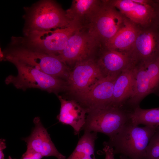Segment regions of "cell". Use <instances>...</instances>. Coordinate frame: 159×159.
I'll return each instance as SVG.
<instances>
[{"instance_id":"cell-7","label":"cell","mask_w":159,"mask_h":159,"mask_svg":"<svg viewBox=\"0 0 159 159\" xmlns=\"http://www.w3.org/2000/svg\"><path fill=\"white\" fill-rule=\"evenodd\" d=\"M127 18L108 0H102L85 28L104 47L124 25Z\"/></svg>"},{"instance_id":"cell-15","label":"cell","mask_w":159,"mask_h":159,"mask_svg":"<svg viewBox=\"0 0 159 159\" xmlns=\"http://www.w3.org/2000/svg\"><path fill=\"white\" fill-rule=\"evenodd\" d=\"M100 55L96 60L105 77L117 76L121 72L135 65L128 54L104 47H100Z\"/></svg>"},{"instance_id":"cell-23","label":"cell","mask_w":159,"mask_h":159,"mask_svg":"<svg viewBox=\"0 0 159 159\" xmlns=\"http://www.w3.org/2000/svg\"><path fill=\"white\" fill-rule=\"evenodd\" d=\"M44 157L40 154L32 150L27 149L20 159H42Z\"/></svg>"},{"instance_id":"cell-5","label":"cell","mask_w":159,"mask_h":159,"mask_svg":"<svg viewBox=\"0 0 159 159\" xmlns=\"http://www.w3.org/2000/svg\"><path fill=\"white\" fill-rule=\"evenodd\" d=\"M19 45L5 51L2 58L6 57L15 59L48 74L67 81L71 70L57 56Z\"/></svg>"},{"instance_id":"cell-6","label":"cell","mask_w":159,"mask_h":159,"mask_svg":"<svg viewBox=\"0 0 159 159\" xmlns=\"http://www.w3.org/2000/svg\"><path fill=\"white\" fill-rule=\"evenodd\" d=\"M130 112L122 107L112 105L89 110L82 130L84 132H101L111 138L130 120Z\"/></svg>"},{"instance_id":"cell-11","label":"cell","mask_w":159,"mask_h":159,"mask_svg":"<svg viewBox=\"0 0 159 159\" xmlns=\"http://www.w3.org/2000/svg\"><path fill=\"white\" fill-rule=\"evenodd\" d=\"M108 0L127 18L139 26L145 27L153 24L156 0Z\"/></svg>"},{"instance_id":"cell-17","label":"cell","mask_w":159,"mask_h":159,"mask_svg":"<svg viewBox=\"0 0 159 159\" xmlns=\"http://www.w3.org/2000/svg\"><path fill=\"white\" fill-rule=\"evenodd\" d=\"M141 27L127 18L123 26L102 47L130 54Z\"/></svg>"},{"instance_id":"cell-14","label":"cell","mask_w":159,"mask_h":159,"mask_svg":"<svg viewBox=\"0 0 159 159\" xmlns=\"http://www.w3.org/2000/svg\"><path fill=\"white\" fill-rule=\"evenodd\" d=\"M33 122L34 127L30 135L22 139L26 143L27 149L37 153L43 157L54 156L57 159H66V157L57 149L40 118L35 117Z\"/></svg>"},{"instance_id":"cell-9","label":"cell","mask_w":159,"mask_h":159,"mask_svg":"<svg viewBox=\"0 0 159 159\" xmlns=\"http://www.w3.org/2000/svg\"><path fill=\"white\" fill-rule=\"evenodd\" d=\"M101 47L86 28H80L71 36L65 47L57 56L67 65L75 64L92 58Z\"/></svg>"},{"instance_id":"cell-18","label":"cell","mask_w":159,"mask_h":159,"mask_svg":"<svg viewBox=\"0 0 159 159\" xmlns=\"http://www.w3.org/2000/svg\"><path fill=\"white\" fill-rule=\"evenodd\" d=\"M102 0H73L70 7L65 11L71 22L85 28L100 6Z\"/></svg>"},{"instance_id":"cell-2","label":"cell","mask_w":159,"mask_h":159,"mask_svg":"<svg viewBox=\"0 0 159 159\" xmlns=\"http://www.w3.org/2000/svg\"><path fill=\"white\" fill-rule=\"evenodd\" d=\"M2 60L13 63L18 71L17 75H10L6 77L5 82L6 85H12L24 91L36 88L55 94L68 89L67 82L65 80L48 74L11 58L4 57Z\"/></svg>"},{"instance_id":"cell-29","label":"cell","mask_w":159,"mask_h":159,"mask_svg":"<svg viewBox=\"0 0 159 159\" xmlns=\"http://www.w3.org/2000/svg\"><path fill=\"white\" fill-rule=\"evenodd\" d=\"M7 159H13L10 156H9ZM13 159H17L16 158H14Z\"/></svg>"},{"instance_id":"cell-26","label":"cell","mask_w":159,"mask_h":159,"mask_svg":"<svg viewBox=\"0 0 159 159\" xmlns=\"http://www.w3.org/2000/svg\"><path fill=\"white\" fill-rule=\"evenodd\" d=\"M5 140L1 139L0 140V159H4V155L3 152L6 148Z\"/></svg>"},{"instance_id":"cell-4","label":"cell","mask_w":159,"mask_h":159,"mask_svg":"<svg viewBox=\"0 0 159 159\" xmlns=\"http://www.w3.org/2000/svg\"><path fill=\"white\" fill-rule=\"evenodd\" d=\"M80 28L77 24L71 22L64 28L33 31L24 34L23 37L13 38L26 47L57 56L65 47L71 36Z\"/></svg>"},{"instance_id":"cell-28","label":"cell","mask_w":159,"mask_h":159,"mask_svg":"<svg viewBox=\"0 0 159 159\" xmlns=\"http://www.w3.org/2000/svg\"><path fill=\"white\" fill-rule=\"evenodd\" d=\"M158 57L159 58V37L158 42Z\"/></svg>"},{"instance_id":"cell-22","label":"cell","mask_w":159,"mask_h":159,"mask_svg":"<svg viewBox=\"0 0 159 159\" xmlns=\"http://www.w3.org/2000/svg\"><path fill=\"white\" fill-rule=\"evenodd\" d=\"M144 159H159V126L148 144Z\"/></svg>"},{"instance_id":"cell-13","label":"cell","mask_w":159,"mask_h":159,"mask_svg":"<svg viewBox=\"0 0 159 159\" xmlns=\"http://www.w3.org/2000/svg\"><path fill=\"white\" fill-rule=\"evenodd\" d=\"M117 76L104 77L89 91L76 95L79 104L87 110L111 105L114 83Z\"/></svg>"},{"instance_id":"cell-16","label":"cell","mask_w":159,"mask_h":159,"mask_svg":"<svg viewBox=\"0 0 159 159\" xmlns=\"http://www.w3.org/2000/svg\"><path fill=\"white\" fill-rule=\"evenodd\" d=\"M58 97L61 106L57 119L63 125L71 126L74 135H79L85 124L87 110L75 100H67L61 95Z\"/></svg>"},{"instance_id":"cell-27","label":"cell","mask_w":159,"mask_h":159,"mask_svg":"<svg viewBox=\"0 0 159 159\" xmlns=\"http://www.w3.org/2000/svg\"><path fill=\"white\" fill-rule=\"evenodd\" d=\"M120 159H131L128 157L122 155H121L120 156Z\"/></svg>"},{"instance_id":"cell-20","label":"cell","mask_w":159,"mask_h":159,"mask_svg":"<svg viewBox=\"0 0 159 159\" xmlns=\"http://www.w3.org/2000/svg\"><path fill=\"white\" fill-rule=\"evenodd\" d=\"M97 138V132H84L74 151L66 159H96L95 147Z\"/></svg>"},{"instance_id":"cell-12","label":"cell","mask_w":159,"mask_h":159,"mask_svg":"<svg viewBox=\"0 0 159 159\" xmlns=\"http://www.w3.org/2000/svg\"><path fill=\"white\" fill-rule=\"evenodd\" d=\"M159 30L153 24L141 27L130 54L135 64L148 62L158 58Z\"/></svg>"},{"instance_id":"cell-1","label":"cell","mask_w":159,"mask_h":159,"mask_svg":"<svg viewBox=\"0 0 159 159\" xmlns=\"http://www.w3.org/2000/svg\"><path fill=\"white\" fill-rule=\"evenodd\" d=\"M158 127H140L130 120L103 145L113 148L114 154H120L131 159H144L147 146Z\"/></svg>"},{"instance_id":"cell-3","label":"cell","mask_w":159,"mask_h":159,"mask_svg":"<svg viewBox=\"0 0 159 159\" xmlns=\"http://www.w3.org/2000/svg\"><path fill=\"white\" fill-rule=\"evenodd\" d=\"M26 11L24 34L33 31L64 28L71 23L65 11L53 0L39 1Z\"/></svg>"},{"instance_id":"cell-8","label":"cell","mask_w":159,"mask_h":159,"mask_svg":"<svg viewBox=\"0 0 159 159\" xmlns=\"http://www.w3.org/2000/svg\"><path fill=\"white\" fill-rule=\"evenodd\" d=\"M134 81L132 95L128 103L133 108L151 93L159 96V58L146 63H140L133 68Z\"/></svg>"},{"instance_id":"cell-10","label":"cell","mask_w":159,"mask_h":159,"mask_svg":"<svg viewBox=\"0 0 159 159\" xmlns=\"http://www.w3.org/2000/svg\"><path fill=\"white\" fill-rule=\"evenodd\" d=\"M104 77L93 58L78 62L70 71L67 81L68 89L76 95L85 92Z\"/></svg>"},{"instance_id":"cell-25","label":"cell","mask_w":159,"mask_h":159,"mask_svg":"<svg viewBox=\"0 0 159 159\" xmlns=\"http://www.w3.org/2000/svg\"><path fill=\"white\" fill-rule=\"evenodd\" d=\"M153 24L159 30V0L156 1L155 16Z\"/></svg>"},{"instance_id":"cell-19","label":"cell","mask_w":159,"mask_h":159,"mask_svg":"<svg viewBox=\"0 0 159 159\" xmlns=\"http://www.w3.org/2000/svg\"><path fill=\"white\" fill-rule=\"evenodd\" d=\"M134 67L121 72L116 78L111 105L122 107L130 97L133 85Z\"/></svg>"},{"instance_id":"cell-21","label":"cell","mask_w":159,"mask_h":159,"mask_svg":"<svg viewBox=\"0 0 159 159\" xmlns=\"http://www.w3.org/2000/svg\"><path fill=\"white\" fill-rule=\"evenodd\" d=\"M130 117V121L137 125L159 126V107L144 109L137 107L131 111Z\"/></svg>"},{"instance_id":"cell-24","label":"cell","mask_w":159,"mask_h":159,"mask_svg":"<svg viewBox=\"0 0 159 159\" xmlns=\"http://www.w3.org/2000/svg\"><path fill=\"white\" fill-rule=\"evenodd\" d=\"M103 150L105 154V159H115L113 148L108 146H104Z\"/></svg>"}]
</instances>
